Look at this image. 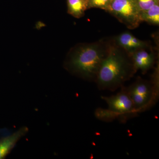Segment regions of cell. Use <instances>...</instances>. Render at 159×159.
Returning a JSON list of instances; mask_svg holds the SVG:
<instances>
[{
    "instance_id": "obj_5",
    "label": "cell",
    "mask_w": 159,
    "mask_h": 159,
    "mask_svg": "<svg viewBox=\"0 0 159 159\" xmlns=\"http://www.w3.org/2000/svg\"><path fill=\"white\" fill-rule=\"evenodd\" d=\"M106 11L129 29H136L142 22L140 11L133 0H112Z\"/></svg>"
},
{
    "instance_id": "obj_7",
    "label": "cell",
    "mask_w": 159,
    "mask_h": 159,
    "mask_svg": "<svg viewBox=\"0 0 159 159\" xmlns=\"http://www.w3.org/2000/svg\"><path fill=\"white\" fill-rule=\"evenodd\" d=\"M113 43L130 54L139 49L151 47L147 41L141 40L130 32H125L111 39Z\"/></svg>"
},
{
    "instance_id": "obj_4",
    "label": "cell",
    "mask_w": 159,
    "mask_h": 159,
    "mask_svg": "<svg viewBox=\"0 0 159 159\" xmlns=\"http://www.w3.org/2000/svg\"><path fill=\"white\" fill-rule=\"evenodd\" d=\"M158 67L151 80L138 77L135 81L126 87L137 113L145 111L155 104L159 96Z\"/></svg>"
},
{
    "instance_id": "obj_1",
    "label": "cell",
    "mask_w": 159,
    "mask_h": 159,
    "mask_svg": "<svg viewBox=\"0 0 159 159\" xmlns=\"http://www.w3.org/2000/svg\"><path fill=\"white\" fill-rule=\"evenodd\" d=\"M112 44L111 39L80 43L69 52L65 62V68L71 74L86 80L96 81L103 60Z\"/></svg>"
},
{
    "instance_id": "obj_6",
    "label": "cell",
    "mask_w": 159,
    "mask_h": 159,
    "mask_svg": "<svg viewBox=\"0 0 159 159\" xmlns=\"http://www.w3.org/2000/svg\"><path fill=\"white\" fill-rule=\"evenodd\" d=\"M135 69L145 74L154 67L156 62V54L151 47L139 49L129 54Z\"/></svg>"
},
{
    "instance_id": "obj_12",
    "label": "cell",
    "mask_w": 159,
    "mask_h": 159,
    "mask_svg": "<svg viewBox=\"0 0 159 159\" xmlns=\"http://www.w3.org/2000/svg\"><path fill=\"white\" fill-rule=\"evenodd\" d=\"M133 1L140 11L147 10L159 2V0H133Z\"/></svg>"
},
{
    "instance_id": "obj_9",
    "label": "cell",
    "mask_w": 159,
    "mask_h": 159,
    "mask_svg": "<svg viewBox=\"0 0 159 159\" xmlns=\"http://www.w3.org/2000/svg\"><path fill=\"white\" fill-rule=\"evenodd\" d=\"M68 12L77 18L82 17L88 9V0H67Z\"/></svg>"
},
{
    "instance_id": "obj_3",
    "label": "cell",
    "mask_w": 159,
    "mask_h": 159,
    "mask_svg": "<svg viewBox=\"0 0 159 159\" xmlns=\"http://www.w3.org/2000/svg\"><path fill=\"white\" fill-rule=\"evenodd\" d=\"M108 105V108L97 109L95 116L98 119L104 121H111L118 119L121 122L126 120L137 115L134 103L126 87L122 86L120 92L110 97H101Z\"/></svg>"
},
{
    "instance_id": "obj_11",
    "label": "cell",
    "mask_w": 159,
    "mask_h": 159,
    "mask_svg": "<svg viewBox=\"0 0 159 159\" xmlns=\"http://www.w3.org/2000/svg\"><path fill=\"white\" fill-rule=\"evenodd\" d=\"M112 0H88V9L98 8L106 11Z\"/></svg>"
},
{
    "instance_id": "obj_10",
    "label": "cell",
    "mask_w": 159,
    "mask_h": 159,
    "mask_svg": "<svg viewBox=\"0 0 159 159\" xmlns=\"http://www.w3.org/2000/svg\"><path fill=\"white\" fill-rule=\"evenodd\" d=\"M140 18L142 22L149 25L158 26L159 25V2H158L144 11H140Z\"/></svg>"
},
{
    "instance_id": "obj_2",
    "label": "cell",
    "mask_w": 159,
    "mask_h": 159,
    "mask_svg": "<svg viewBox=\"0 0 159 159\" xmlns=\"http://www.w3.org/2000/svg\"><path fill=\"white\" fill-rule=\"evenodd\" d=\"M136 72L129 54L112 41L95 82L99 90L113 91L122 87Z\"/></svg>"
},
{
    "instance_id": "obj_8",
    "label": "cell",
    "mask_w": 159,
    "mask_h": 159,
    "mask_svg": "<svg viewBox=\"0 0 159 159\" xmlns=\"http://www.w3.org/2000/svg\"><path fill=\"white\" fill-rule=\"evenodd\" d=\"M29 132V129L23 126L13 134L0 139V159H5L13 149L18 142Z\"/></svg>"
}]
</instances>
